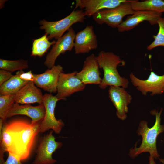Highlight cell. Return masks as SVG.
<instances>
[{"label": "cell", "mask_w": 164, "mask_h": 164, "mask_svg": "<svg viewBox=\"0 0 164 164\" xmlns=\"http://www.w3.org/2000/svg\"><path fill=\"white\" fill-rule=\"evenodd\" d=\"M53 132L51 130L41 138L33 164H53L56 162L53 159L52 154L61 147L62 143L56 141Z\"/></svg>", "instance_id": "52a82bcc"}, {"label": "cell", "mask_w": 164, "mask_h": 164, "mask_svg": "<svg viewBox=\"0 0 164 164\" xmlns=\"http://www.w3.org/2000/svg\"><path fill=\"white\" fill-rule=\"evenodd\" d=\"M133 0H128L116 7L99 11L92 16L93 19L98 25L105 24L110 27L117 28L125 16L133 14L135 11L131 3Z\"/></svg>", "instance_id": "5b68a950"}, {"label": "cell", "mask_w": 164, "mask_h": 164, "mask_svg": "<svg viewBox=\"0 0 164 164\" xmlns=\"http://www.w3.org/2000/svg\"><path fill=\"white\" fill-rule=\"evenodd\" d=\"M7 159L2 164H22L21 161L14 155L8 153Z\"/></svg>", "instance_id": "484cf974"}, {"label": "cell", "mask_w": 164, "mask_h": 164, "mask_svg": "<svg viewBox=\"0 0 164 164\" xmlns=\"http://www.w3.org/2000/svg\"><path fill=\"white\" fill-rule=\"evenodd\" d=\"M129 77L132 85L144 95L148 93L152 96L164 93V74L160 76L151 71L147 79L142 80L131 73Z\"/></svg>", "instance_id": "ba28073f"}, {"label": "cell", "mask_w": 164, "mask_h": 164, "mask_svg": "<svg viewBox=\"0 0 164 164\" xmlns=\"http://www.w3.org/2000/svg\"><path fill=\"white\" fill-rule=\"evenodd\" d=\"M43 95L33 81H30L15 94V103L22 104H43Z\"/></svg>", "instance_id": "d6986e66"}, {"label": "cell", "mask_w": 164, "mask_h": 164, "mask_svg": "<svg viewBox=\"0 0 164 164\" xmlns=\"http://www.w3.org/2000/svg\"><path fill=\"white\" fill-rule=\"evenodd\" d=\"M99 68L103 69L104 76L99 87L105 89L108 86L127 88L129 84L128 79L121 76L118 70L120 64H125V62L112 52L101 51L96 56Z\"/></svg>", "instance_id": "3957f363"}, {"label": "cell", "mask_w": 164, "mask_h": 164, "mask_svg": "<svg viewBox=\"0 0 164 164\" xmlns=\"http://www.w3.org/2000/svg\"><path fill=\"white\" fill-rule=\"evenodd\" d=\"M162 13L155 12L135 10L133 14L128 16L117 28L120 32L128 31L144 21L148 22L151 25H156L158 19L162 17Z\"/></svg>", "instance_id": "8fae6325"}, {"label": "cell", "mask_w": 164, "mask_h": 164, "mask_svg": "<svg viewBox=\"0 0 164 164\" xmlns=\"http://www.w3.org/2000/svg\"><path fill=\"white\" fill-rule=\"evenodd\" d=\"M45 113V109L43 104L34 106L29 104L20 105L15 103L8 112L7 118L17 115H25L31 119V123H35L42 121Z\"/></svg>", "instance_id": "ac0fdd59"}, {"label": "cell", "mask_w": 164, "mask_h": 164, "mask_svg": "<svg viewBox=\"0 0 164 164\" xmlns=\"http://www.w3.org/2000/svg\"><path fill=\"white\" fill-rule=\"evenodd\" d=\"M15 103V94L0 96V119L4 122L8 112Z\"/></svg>", "instance_id": "603a6c76"}, {"label": "cell", "mask_w": 164, "mask_h": 164, "mask_svg": "<svg viewBox=\"0 0 164 164\" xmlns=\"http://www.w3.org/2000/svg\"><path fill=\"white\" fill-rule=\"evenodd\" d=\"M42 122L35 123L22 120H15L3 124L0 139V164L5 161L4 153L7 152L21 161L30 155Z\"/></svg>", "instance_id": "6da1fadb"}, {"label": "cell", "mask_w": 164, "mask_h": 164, "mask_svg": "<svg viewBox=\"0 0 164 164\" xmlns=\"http://www.w3.org/2000/svg\"><path fill=\"white\" fill-rule=\"evenodd\" d=\"M125 89L121 87L110 86L108 90L109 97L116 108V116L122 121L127 118L128 106L132 100L131 95Z\"/></svg>", "instance_id": "4fadbf2b"}, {"label": "cell", "mask_w": 164, "mask_h": 164, "mask_svg": "<svg viewBox=\"0 0 164 164\" xmlns=\"http://www.w3.org/2000/svg\"><path fill=\"white\" fill-rule=\"evenodd\" d=\"M12 75V73L3 69L0 70V86L8 80Z\"/></svg>", "instance_id": "d4e9b609"}, {"label": "cell", "mask_w": 164, "mask_h": 164, "mask_svg": "<svg viewBox=\"0 0 164 164\" xmlns=\"http://www.w3.org/2000/svg\"><path fill=\"white\" fill-rule=\"evenodd\" d=\"M154 159V158L150 156L149 157V164H156Z\"/></svg>", "instance_id": "4316f807"}, {"label": "cell", "mask_w": 164, "mask_h": 164, "mask_svg": "<svg viewBox=\"0 0 164 164\" xmlns=\"http://www.w3.org/2000/svg\"><path fill=\"white\" fill-rule=\"evenodd\" d=\"M28 62L27 60L21 59L16 60H9L0 59V68L12 73L16 70L21 71L28 67Z\"/></svg>", "instance_id": "7402d4cb"}, {"label": "cell", "mask_w": 164, "mask_h": 164, "mask_svg": "<svg viewBox=\"0 0 164 164\" xmlns=\"http://www.w3.org/2000/svg\"><path fill=\"white\" fill-rule=\"evenodd\" d=\"M162 109L159 112L155 110L150 111V113L155 116V121L154 125L151 128L148 126L147 122L145 120L141 121L139 125L137 133L142 137V142L140 146L137 147L135 145L134 148H131L129 156L132 158L138 156L140 154L148 152L150 156L154 159L159 157L156 147V139L158 135L164 131V125L161 124V115Z\"/></svg>", "instance_id": "7a4b0ae2"}, {"label": "cell", "mask_w": 164, "mask_h": 164, "mask_svg": "<svg viewBox=\"0 0 164 164\" xmlns=\"http://www.w3.org/2000/svg\"><path fill=\"white\" fill-rule=\"evenodd\" d=\"M97 36L92 25H87L76 34L74 49L76 54L88 53L98 47Z\"/></svg>", "instance_id": "7c38bea8"}, {"label": "cell", "mask_w": 164, "mask_h": 164, "mask_svg": "<svg viewBox=\"0 0 164 164\" xmlns=\"http://www.w3.org/2000/svg\"><path fill=\"white\" fill-rule=\"evenodd\" d=\"M59 100L56 96L51 93L43 95V104L45 113L40 126L39 132L44 133L52 129L56 134H59L64 123L61 119L57 120L54 114V110L57 102Z\"/></svg>", "instance_id": "8992f818"}, {"label": "cell", "mask_w": 164, "mask_h": 164, "mask_svg": "<svg viewBox=\"0 0 164 164\" xmlns=\"http://www.w3.org/2000/svg\"><path fill=\"white\" fill-rule=\"evenodd\" d=\"M47 35L45 33L39 39L33 40L32 43L31 56H42L52 45L55 43L56 41H49Z\"/></svg>", "instance_id": "44dd1931"}, {"label": "cell", "mask_w": 164, "mask_h": 164, "mask_svg": "<svg viewBox=\"0 0 164 164\" xmlns=\"http://www.w3.org/2000/svg\"><path fill=\"white\" fill-rule=\"evenodd\" d=\"M99 66L96 56L92 54L87 57L82 70L77 72V77L84 84H94L99 85L102 79L100 76Z\"/></svg>", "instance_id": "9a60e30c"}, {"label": "cell", "mask_w": 164, "mask_h": 164, "mask_svg": "<svg viewBox=\"0 0 164 164\" xmlns=\"http://www.w3.org/2000/svg\"><path fill=\"white\" fill-rule=\"evenodd\" d=\"M63 67L60 65H55L40 74H33V82L39 88L49 93L57 92V87L60 74L63 72Z\"/></svg>", "instance_id": "5bb4252c"}, {"label": "cell", "mask_w": 164, "mask_h": 164, "mask_svg": "<svg viewBox=\"0 0 164 164\" xmlns=\"http://www.w3.org/2000/svg\"><path fill=\"white\" fill-rule=\"evenodd\" d=\"M67 31V33L57 39L46 57L44 64L49 69L55 65L56 60L60 54L67 51H70L74 48L75 31L72 27Z\"/></svg>", "instance_id": "9c48e42d"}, {"label": "cell", "mask_w": 164, "mask_h": 164, "mask_svg": "<svg viewBox=\"0 0 164 164\" xmlns=\"http://www.w3.org/2000/svg\"><path fill=\"white\" fill-rule=\"evenodd\" d=\"M132 9L162 13L164 12V0H146L142 1L133 0L131 2Z\"/></svg>", "instance_id": "ffe728a7"}, {"label": "cell", "mask_w": 164, "mask_h": 164, "mask_svg": "<svg viewBox=\"0 0 164 164\" xmlns=\"http://www.w3.org/2000/svg\"><path fill=\"white\" fill-rule=\"evenodd\" d=\"M34 79L31 71H18L0 86V95L15 94L28 82L33 81Z\"/></svg>", "instance_id": "2e32d148"}, {"label": "cell", "mask_w": 164, "mask_h": 164, "mask_svg": "<svg viewBox=\"0 0 164 164\" xmlns=\"http://www.w3.org/2000/svg\"><path fill=\"white\" fill-rule=\"evenodd\" d=\"M157 24L159 27L158 32L156 35L153 36L154 40L147 46V49L149 50L159 46L164 47V18L160 17Z\"/></svg>", "instance_id": "cb8c5ba5"}, {"label": "cell", "mask_w": 164, "mask_h": 164, "mask_svg": "<svg viewBox=\"0 0 164 164\" xmlns=\"http://www.w3.org/2000/svg\"><path fill=\"white\" fill-rule=\"evenodd\" d=\"M86 15L83 9L74 10L68 15L59 21L49 22L44 19L39 22L40 29L44 30L49 39H58L73 24L84 23Z\"/></svg>", "instance_id": "277c9868"}, {"label": "cell", "mask_w": 164, "mask_h": 164, "mask_svg": "<svg viewBox=\"0 0 164 164\" xmlns=\"http://www.w3.org/2000/svg\"><path fill=\"white\" fill-rule=\"evenodd\" d=\"M77 73L62 72L60 74L56 95L58 98L64 100L73 94L84 89L85 85L77 77Z\"/></svg>", "instance_id": "30bf717a"}, {"label": "cell", "mask_w": 164, "mask_h": 164, "mask_svg": "<svg viewBox=\"0 0 164 164\" xmlns=\"http://www.w3.org/2000/svg\"><path fill=\"white\" fill-rule=\"evenodd\" d=\"M128 0H77L75 9H84L86 16H92L101 10L116 7Z\"/></svg>", "instance_id": "e0dca14e"}]
</instances>
